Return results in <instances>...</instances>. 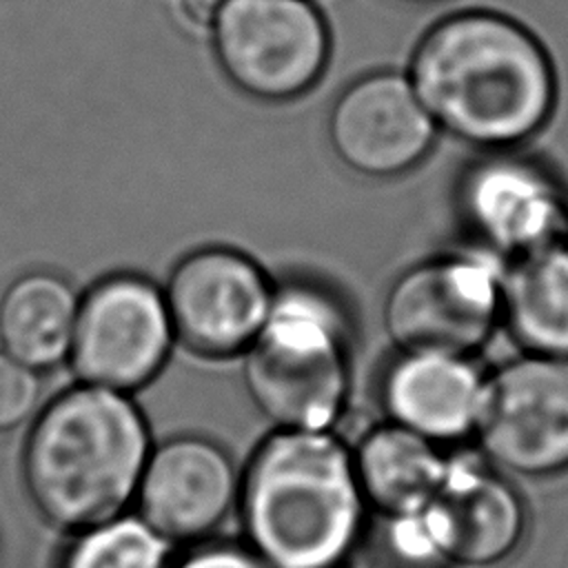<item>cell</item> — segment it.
<instances>
[{"label": "cell", "mask_w": 568, "mask_h": 568, "mask_svg": "<svg viewBox=\"0 0 568 568\" xmlns=\"http://www.w3.org/2000/svg\"><path fill=\"white\" fill-rule=\"evenodd\" d=\"M402 4H413V7H430V4H439V2H446V0H397Z\"/></svg>", "instance_id": "obj_22"}, {"label": "cell", "mask_w": 568, "mask_h": 568, "mask_svg": "<svg viewBox=\"0 0 568 568\" xmlns=\"http://www.w3.org/2000/svg\"><path fill=\"white\" fill-rule=\"evenodd\" d=\"M499 324L521 353L568 359V237L504 264Z\"/></svg>", "instance_id": "obj_15"}, {"label": "cell", "mask_w": 568, "mask_h": 568, "mask_svg": "<svg viewBox=\"0 0 568 568\" xmlns=\"http://www.w3.org/2000/svg\"><path fill=\"white\" fill-rule=\"evenodd\" d=\"M437 126L408 73L384 69L353 80L331 106L326 135L339 162L366 178H397L419 166Z\"/></svg>", "instance_id": "obj_12"}, {"label": "cell", "mask_w": 568, "mask_h": 568, "mask_svg": "<svg viewBox=\"0 0 568 568\" xmlns=\"http://www.w3.org/2000/svg\"><path fill=\"white\" fill-rule=\"evenodd\" d=\"M151 448L146 419L126 393L78 382L29 428L27 495L49 524L82 532L120 517L135 499Z\"/></svg>", "instance_id": "obj_2"}, {"label": "cell", "mask_w": 568, "mask_h": 568, "mask_svg": "<svg viewBox=\"0 0 568 568\" xmlns=\"http://www.w3.org/2000/svg\"><path fill=\"white\" fill-rule=\"evenodd\" d=\"M80 295L51 271L16 277L0 297V348L38 373L67 362Z\"/></svg>", "instance_id": "obj_17"}, {"label": "cell", "mask_w": 568, "mask_h": 568, "mask_svg": "<svg viewBox=\"0 0 568 568\" xmlns=\"http://www.w3.org/2000/svg\"><path fill=\"white\" fill-rule=\"evenodd\" d=\"M484 382L473 357L397 351L382 371L379 402L390 424L444 444L475 433Z\"/></svg>", "instance_id": "obj_14"}, {"label": "cell", "mask_w": 568, "mask_h": 568, "mask_svg": "<svg viewBox=\"0 0 568 568\" xmlns=\"http://www.w3.org/2000/svg\"><path fill=\"white\" fill-rule=\"evenodd\" d=\"M166 539L140 517L120 515L82 530L62 568H166Z\"/></svg>", "instance_id": "obj_18"}, {"label": "cell", "mask_w": 568, "mask_h": 568, "mask_svg": "<svg viewBox=\"0 0 568 568\" xmlns=\"http://www.w3.org/2000/svg\"><path fill=\"white\" fill-rule=\"evenodd\" d=\"M173 568H268L251 548L233 544L204 546L180 559Z\"/></svg>", "instance_id": "obj_20"}, {"label": "cell", "mask_w": 568, "mask_h": 568, "mask_svg": "<svg viewBox=\"0 0 568 568\" xmlns=\"http://www.w3.org/2000/svg\"><path fill=\"white\" fill-rule=\"evenodd\" d=\"M206 38L224 78L260 102L304 95L331 58V31L313 0H222Z\"/></svg>", "instance_id": "obj_5"}, {"label": "cell", "mask_w": 568, "mask_h": 568, "mask_svg": "<svg viewBox=\"0 0 568 568\" xmlns=\"http://www.w3.org/2000/svg\"><path fill=\"white\" fill-rule=\"evenodd\" d=\"M248 548L268 568H337L366 506L353 453L331 430H275L240 475Z\"/></svg>", "instance_id": "obj_3"}, {"label": "cell", "mask_w": 568, "mask_h": 568, "mask_svg": "<svg viewBox=\"0 0 568 568\" xmlns=\"http://www.w3.org/2000/svg\"><path fill=\"white\" fill-rule=\"evenodd\" d=\"M240 475L226 450L200 435H178L151 448L135 504L138 517L162 539L211 535L237 501Z\"/></svg>", "instance_id": "obj_13"}, {"label": "cell", "mask_w": 568, "mask_h": 568, "mask_svg": "<svg viewBox=\"0 0 568 568\" xmlns=\"http://www.w3.org/2000/svg\"><path fill=\"white\" fill-rule=\"evenodd\" d=\"M220 2L222 0H173V16L182 29L209 36Z\"/></svg>", "instance_id": "obj_21"}, {"label": "cell", "mask_w": 568, "mask_h": 568, "mask_svg": "<svg viewBox=\"0 0 568 568\" xmlns=\"http://www.w3.org/2000/svg\"><path fill=\"white\" fill-rule=\"evenodd\" d=\"M459 213L477 248L499 262L568 237V193L539 160L490 151L459 184Z\"/></svg>", "instance_id": "obj_11"}, {"label": "cell", "mask_w": 568, "mask_h": 568, "mask_svg": "<svg viewBox=\"0 0 568 568\" xmlns=\"http://www.w3.org/2000/svg\"><path fill=\"white\" fill-rule=\"evenodd\" d=\"M475 435L499 466L550 475L568 466V359L521 353L486 375Z\"/></svg>", "instance_id": "obj_9"}, {"label": "cell", "mask_w": 568, "mask_h": 568, "mask_svg": "<svg viewBox=\"0 0 568 568\" xmlns=\"http://www.w3.org/2000/svg\"><path fill=\"white\" fill-rule=\"evenodd\" d=\"M504 264L475 248L426 257L390 284L382 322L397 351L473 357L499 326Z\"/></svg>", "instance_id": "obj_6"}, {"label": "cell", "mask_w": 568, "mask_h": 568, "mask_svg": "<svg viewBox=\"0 0 568 568\" xmlns=\"http://www.w3.org/2000/svg\"><path fill=\"white\" fill-rule=\"evenodd\" d=\"M353 462L366 506L390 521L417 515L448 468L437 444L390 422L364 435Z\"/></svg>", "instance_id": "obj_16"}, {"label": "cell", "mask_w": 568, "mask_h": 568, "mask_svg": "<svg viewBox=\"0 0 568 568\" xmlns=\"http://www.w3.org/2000/svg\"><path fill=\"white\" fill-rule=\"evenodd\" d=\"M395 548L413 561L448 559L493 566L508 557L524 532V510L508 484L468 464H450L428 504L393 519Z\"/></svg>", "instance_id": "obj_10"}, {"label": "cell", "mask_w": 568, "mask_h": 568, "mask_svg": "<svg viewBox=\"0 0 568 568\" xmlns=\"http://www.w3.org/2000/svg\"><path fill=\"white\" fill-rule=\"evenodd\" d=\"M408 78L437 131L484 153L519 149L557 104L546 47L497 11H459L435 22L413 49Z\"/></svg>", "instance_id": "obj_1"}, {"label": "cell", "mask_w": 568, "mask_h": 568, "mask_svg": "<svg viewBox=\"0 0 568 568\" xmlns=\"http://www.w3.org/2000/svg\"><path fill=\"white\" fill-rule=\"evenodd\" d=\"M40 377L0 348V433L24 424L38 408Z\"/></svg>", "instance_id": "obj_19"}, {"label": "cell", "mask_w": 568, "mask_h": 568, "mask_svg": "<svg viewBox=\"0 0 568 568\" xmlns=\"http://www.w3.org/2000/svg\"><path fill=\"white\" fill-rule=\"evenodd\" d=\"M351 315L324 284H275L268 317L242 353V384L277 430H331L351 393Z\"/></svg>", "instance_id": "obj_4"}, {"label": "cell", "mask_w": 568, "mask_h": 568, "mask_svg": "<svg viewBox=\"0 0 568 568\" xmlns=\"http://www.w3.org/2000/svg\"><path fill=\"white\" fill-rule=\"evenodd\" d=\"M164 291L175 342L202 357H237L262 331L275 282L246 253L204 246L184 255Z\"/></svg>", "instance_id": "obj_8"}, {"label": "cell", "mask_w": 568, "mask_h": 568, "mask_svg": "<svg viewBox=\"0 0 568 568\" xmlns=\"http://www.w3.org/2000/svg\"><path fill=\"white\" fill-rule=\"evenodd\" d=\"M175 344L164 291L115 273L80 295L69 366L78 382L133 393L158 377Z\"/></svg>", "instance_id": "obj_7"}]
</instances>
